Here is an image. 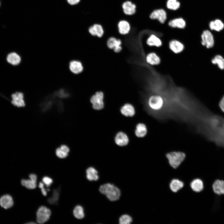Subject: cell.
<instances>
[{"label":"cell","mask_w":224,"mask_h":224,"mask_svg":"<svg viewBox=\"0 0 224 224\" xmlns=\"http://www.w3.org/2000/svg\"><path fill=\"white\" fill-rule=\"evenodd\" d=\"M100 192L106 196L111 201L118 200L121 195L120 189L114 184L106 183L101 185L99 189Z\"/></svg>","instance_id":"obj_1"},{"label":"cell","mask_w":224,"mask_h":224,"mask_svg":"<svg viewBox=\"0 0 224 224\" xmlns=\"http://www.w3.org/2000/svg\"><path fill=\"white\" fill-rule=\"evenodd\" d=\"M166 156L170 166L173 168H178L184 161L185 154L180 152H172L167 153Z\"/></svg>","instance_id":"obj_2"},{"label":"cell","mask_w":224,"mask_h":224,"mask_svg":"<svg viewBox=\"0 0 224 224\" xmlns=\"http://www.w3.org/2000/svg\"><path fill=\"white\" fill-rule=\"evenodd\" d=\"M148 104L152 109L158 110L162 108L164 100L163 97L159 95H152L148 98Z\"/></svg>","instance_id":"obj_3"},{"label":"cell","mask_w":224,"mask_h":224,"mask_svg":"<svg viewBox=\"0 0 224 224\" xmlns=\"http://www.w3.org/2000/svg\"><path fill=\"white\" fill-rule=\"evenodd\" d=\"M201 44L207 49L211 48L214 45L215 41L213 35L208 30L203 31L201 35Z\"/></svg>","instance_id":"obj_4"},{"label":"cell","mask_w":224,"mask_h":224,"mask_svg":"<svg viewBox=\"0 0 224 224\" xmlns=\"http://www.w3.org/2000/svg\"><path fill=\"white\" fill-rule=\"evenodd\" d=\"M104 93L101 91L96 92L91 97L90 101L93 108L95 110H100L104 107Z\"/></svg>","instance_id":"obj_5"},{"label":"cell","mask_w":224,"mask_h":224,"mask_svg":"<svg viewBox=\"0 0 224 224\" xmlns=\"http://www.w3.org/2000/svg\"><path fill=\"white\" fill-rule=\"evenodd\" d=\"M51 212L49 209L42 206L38 209L36 213V221L40 224L44 223L49 218Z\"/></svg>","instance_id":"obj_6"},{"label":"cell","mask_w":224,"mask_h":224,"mask_svg":"<svg viewBox=\"0 0 224 224\" xmlns=\"http://www.w3.org/2000/svg\"><path fill=\"white\" fill-rule=\"evenodd\" d=\"M57 97L54 94L49 95L45 97L40 105L42 111H47L50 110L53 105H56L58 100L57 99Z\"/></svg>","instance_id":"obj_7"},{"label":"cell","mask_w":224,"mask_h":224,"mask_svg":"<svg viewBox=\"0 0 224 224\" xmlns=\"http://www.w3.org/2000/svg\"><path fill=\"white\" fill-rule=\"evenodd\" d=\"M150 18L152 20H157L160 23L164 24L167 19L166 11L162 8L154 10L150 14Z\"/></svg>","instance_id":"obj_8"},{"label":"cell","mask_w":224,"mask_h":224,"mask_svg":"<svg viewBox=\"0 0 224 224\" xmlns=\"http://www.w3.org/2000/svg\"><path fill=\"white\" fill-rule=\"evenodd\" d=\"M121 40L114 37L109 38L107 40L106 44L110 49H112L115 53H119L122 50Z\"/></svg>","instance_id":"obj_9"},{"label":"cell","mask_w":224,"mask_h":224,"mask_svg":"<svg viewBox=\"0 0 224 224\" xmlns=\"http://www.w3.org/2000/svg\"><path fill=\"white\" fill-rule=\"evenodd\" d=\"M168 46L171 51L176 54L182 52L185 48L184 44L182 42L176 39L170 40Z\"/></svg>","instance_id":"obj_10"},{"label":"cell","mask_w":224,"mask_h":224,"mask_svg":"<svg viewBox=\"0 0 224 224\" xmlns=\"http://www.w3.org/2000/svg\"><path fill=\"white\" fill-rule=\"evenodd\" d=\"M69 68L73 74H78L81 73L84 69L82 63L79 60H72L69 63Z\"/></svg>","instance_id":"obj_11"},{"label":"cell","mask_w":224,"mask_h":224,"mask_svg":"<svg viewBox=\"0 0 224 224\" xmlns=\"http://www.w3.org/2000/svg\"><path fill=\"white\" fill-rule=\"evenodd\" d=\"M122 7L124 13L127 15H133L136 11V4L130 1L124 2L122 5Z\"/></svg>","instance_id":"obj_12"},{"label":"cell","mask_w":224,"mask_h":224,"mask_svg":"<svg viewBox=\"0 0 224 224\" xmlns=\"http://www.w3.org/2000/svg\"><path fill=\"white\" fill-rule=\"evenodd\" d=\"M88 31L92 36L99 38L102 37L104 33V30L102 26L98 23H95L90 26L88 28Z\"/></svg>","instance_id":"obj_13"},{"label":"cell","mask_w":224,"mask_h":224,"mask_svg":"<svg viewBox=\"0 0 224 224\" xmlns=\"http://www.w3.org/2000/svg\"><path fill=\"white\" fill-rule=\"evenodd\" d=\"M12 104L17 107H23L25 106V103L24 100V95L20 92H16L12 95Z\"/></svg>","instance_id":"obj_14"},{"label":"cell","mask_w":224,"mask_h":224,"mask_svg":"<svg viewBox=\"0 0 224 224\" xmlns=\"http://www.w3.org/2000/svg\"><path fill=\"white\" fill-rule=\"evenodd\" d=\"M118 31L119 33L123 35L128 34L131 30V25L127 21L122 20L119 21L117 24Z\"/></svg>","instance_id":"obj_15"},{"label":"cell","mask_w":224,"mask_h":224,"mask_svg":"<svg viewBox=\"0 0 224 224\" xmlns=\"http://www.w3.org/2000/svg\"><path fill=\"white\" fill-rule=\"evenodd\" d=\"M145 60L147 63L152 66L157 65L161 63L160 57L154 52H149L146 55Z\"/></svg>","instance_id":"obj_16"},{"label":"cell","mask_w":224,"mask_h":224,"mask_svg":"<svg viewBox=\"0 0 224 224\" xmlns=\"http://www.w3.org/2000/svg\"><path fill=\"white\" fill-rule=\"evenodd\" d=\"M147 44L149 47H160L162 44L161 39L156 35L152 34L147 38L146 41Z\"/></svg>","instance_id":"obj_17"},{"label":"cell","mask_w":224,"mask_h":224,"mask_svg":"<svg viewBox=\"0 0 224 224\" xmlns=\"http://www.w3.org/2000/svg\"><path fill=\"white\" fill-rule=\"evenodd\" d=\"M169 26L173 28L180 29H184L186 26V22L182 17L174 18L170 21L168 23Z\"/></svg>","instance_id":"obj_18"},{"label":"cell","mask_w":224,"mask_h":224,"mask_svg":"<svg viewBox=\"0 0 224 224\" xmlns=\"http://www.w3.org/2000/svg\"><path fill=\"white\" fill-rule=\"evenodd\" d=\"M14 204L12 197L9 194L4 195L0 198V205L5 209L12 207Z\"/></svg>","instance_id":"obj_19"},{"label":"cell","mask_w":224,"mask_h":224,"mask_svg":"<svg viewBox=\"0 0 224 224\" xmlns=\"http://www.w3.org/2000/svg\"><path fill=\"white\" fill-rule=\"evenodd\" d=\"M214 192L219 195H224V181L222 180H217L212 185Z\"/></svg>","instance_id":"obj_20"},{"label":"cell","mask_w":224,"mask_h":224,"mask_svg":"<svg viewBox=\"0 0 224 224\" xmlns=\"http://www.w3.org/2000/svg\"><path fill=\"white\" fill-rule=\"evenodd\" d=\"M115 141L117 145L123 146L127 145L129 140L128 136L125 133L123 132H119L116 134Z\"/></svg>","instance_id":"obj_21"},{"label":"cell","mask_w":224,"mask_h":224,"mask_svg":"<svg viewBox=\"0 0 224 224\" xmlns=\"http://www.w3.org/2000/svg\"><path fill=\"white\" fill-rule=\"evenodd\" d=\"M120 111L123 115L126 116H133L135 113L133 106L128 103L124 105L121 109Z\"/></svg>","instance_id":"obj_22"},{"label":"cell","mask_w":224,"mask_h":224,"mask_svg":"<svg viewBox=\"0 0 224 224\" xmlns=\"http://www.w3.org/2000/svg\"><path fill=\"white\" fill-rule=\"evenodd\" d=\"M190 186L193 190L196 192L201 191L204 188L203 182L199 179H196L192 180Z\"/></svg>","instance_id":"obj_23"},{"label":"cell","mask_w":224,"mask_h":224,"mask_svg":"<svg viewBox=\"0 0 224 224\" xmlns=\"http://www.w3.org/2000/svg\"><path fill=\"white\" fill-rule=\"evenodd\" d=\"M7 60L9 63L16 66L20 63L21 59L20 56L17 54L15 52H12L7 55Z\"/></svg>","instance_id":"obj_24"},{"label":"cell","mask_w":224,"mask_h":224,"mask_svg":"<svg viewBox=\"0 0 224 224\" xmlns=\"http://www.w3.org/2000/svg\"><path fill=\"white\" fill-rule=\"evenodd\" d=\"M184 186V183L177 179H173L170 184L171 190L174 193L177 192Z\"/></svg>","instance_id":"obj_25"},{"label":"cell","mask_w":224,"mask_h":224,"mask_svg":"<svg viewBox=\"0 0 224 224\" xmlns=\"http://www.w3.org/2000/svg\"><path fill=\"white\" fill-rule=\"evenodd\" d=\"M70 151L69 148L66 145H63L56 150L57 156L61 158H64L67 156Z\"/></svg>","instance_id":"obj_26"},{"label":"cell","mask_w":224,"mask_h":224,"mask_svg":"<svg viewBox=\"0 0 224 224\" xmlns=\"http://www.w3.org/2000/svg\"><path fill=\"white\" fill-rule=\"evenodd\" d=\"M211 62L213 64L217 65L220 70H224V58L221 55H215L212 58Z\"/></svg>","instance_id":"obj_27"},{"label":"cell","mask_w":224,"mask_h":224,"mask_svg":"<svg viewBox=\"0 0 224 224\" xmlns=\"http://www.w3.org/2000/svg\"><path fill=\"white\" fill-rule=\"evenodd\" d=\"M86 178L89 181H96L99 179L98 171L94 168L89 167L86 169Z\"/></svg>","instance_id":"obj_28"},{"label":"cell","mask_w":224,"mask_h":224,"mask_svg":"<svg viewBox=\"0 0 224 224\" xmlns=\"http://www.w3.org/2000/svg\"><path fill=\"white\" fill-rule=\"evenodd\" d=\"M147 129L146 125L142 123L138 124L136 127L135 134L139 138L144 137L147 134Z\"/></svg>","instance_id":"obj_29"},{"label":"cell","mask_w":224,"mask_h":224,"mask_svg":"<svg viewBox=\"0 0 224 224\" xmlns=\"http://www.w3.org/2000/svg\"><path fill=\"white\" fill-rule=\"evenodd\" d=\"M209 27L210 29L212 30L220 31L224 28V24L221 20L216 19L210 22Z\"/></svg>","instance_id":"obj_30"},{"label":"cell","mask_w":224,"mask_h":224,"mask_svg":"<svg viewBox=\"0 0 224 224\" xmlns=\"http://www.w3.org/2000/svg\"><path fill=\"white\" fill-rule=\"evenodd\" d=\"M180 3L178 0H167L166 7L169 10L176 11L179 8Z\"/></svg>","instance_id":"obj_31"},{"label":"cell","mask_w":224,"mask_h":224,"mask_svg":"<svg viewBox=\"0 0 224 224\" xmlns=\"http://www.w3.org/2000/svg\"><path fill=\"white\" fill-rule=\"evenodd\" d=\"M54 94L57 97L61 99H65L70 96L69 92L65 88H61L55 91Z\"/></svg>","instance_id":"obj_32"},{"label":"cell","mask_w":224,"mask_h":224,"mask_svg":"<svg viewBox=\"0 0 224 224\" xmlns=\"http://www.w3.org/2000/svg\"><path fill=\"white\" fill-rule=\"evenodd\" d=\"M74 217L77 219H82L84 217V213L83 208L81 206H77L73 211Z\"/></svg>","instance_id":"obj_33"},{"label":"cell","mask_w":224,"mask_h":224,"mask_svg":"<svg viewBox=\"0 0 224 224\" xmlns=\"http://www.w3.org/2000/svg\"><path fill=\"white\" fill-rule=\"evenodd\" d=\"M21 184L27 189H33L36 187V182L34 181L31 180L22 179L21 181Z\"/></svg>","instance_id":"obj_34"},{"label":"cell","mask_w":224,"mask_h":224,"mask_svg":"<svg viewBox=\"0 0 224 224\" xmlns=\"http://www.w3.org/2000/svg\"><path fill=\"white\" fill-rule=\"evenodd\" d=\"M120 224H129L132 222V218L131 216L127 214L122 215L119 219Z\"/></svg>","instance_id":"obj_35"},{"label":"cell","mask_w":224,"mask_h":224,"mask_svg":"<svg viewBox=\"0 0 224 224\" xmlns=\"http://www.w3.org/2000/svg\"><path fill=\"white\" fill-rule=\"evenodd\" d=\"M43 183L46 185L47 187L50 186L53 182L52 180L47 176H44L42 179Z\"/></svg>","instance_id":"obj_36"},{"label":"cell","mask_w":224,"mask_h":224,"mask_svg":"<svg viewBox=\"0 0 224 224\" xmlns=\"http://www.w3.org/2000/svg\"><path fill=\"white\" fill-rule=\"evenodd\" d=\"M59 194L56 190L54 191L53 195L52 198L49 199V202L51 203H53L57 201L58 199Z\"/></svg>","instance_id":"obj_37"},{"label":"cell","mask_w":224,"mask_h":224,"mask_svg":"<svg viewBox=\"0 0 224 224\" xmlns=\"http://www.w3.org/2000/svg\"><path fill=\"white\" fill-rule=\"evenodd\" d=\"M68 4L71 6H74L79 4L81 0H66Z\"/></svg>","instance_id":"obj_38"},{"label":"cell","mask_w":224,"mask_h":224,"mask_svg":"<svg viewBox=\"0 0 224 224\" xmlns=\"http://www.w3.org/2000/svg\"><path fill=\"white\" fill-rule=\"evenodd\" d=\"M219 106L221 110L224 112V95L222 97L219 102Z\"/></svg>","instance_id":"obj_39"},{"label":"cell","mask_w":224,"mask_h":224,"mask_svg":"<svg viewBox=\"0 0 224 224\" xmlns=\"http://www.w3.org/2000/svg\"><path fill=\"white\" fill-rule=\"evenodd\" d=\"M30 179L31 180L36 182L37 181V176L35 174H30L29 175Z\"/></svg>","instance_id":"obj_40"},{"label":"cell","mask_w":224,"mask_h":224,"mask_svg":"<svg viewBox=\"0 0 224 224\" xmlns=\"http://www.w3.org/2000/svg\"><path fill=\"white\" fill-rule=\"evenodd\" d=\"M41 191L43 195L45 196L47 195L46 190L44 187L41 189Z\"/></svg>","instance_id":"obj_41"},{"label":"cell","mask_w":224,"mask_h":224,"mask_svg":"<svg viewBox=\"0 0 224 224\" xmlns=\"http://www.w3.org/2000/svg\"><path fill=\"white\" fill-rule=\"evenodd\" d=\"M39 187L41 189L44 188V185L43 183L41 182H40L39 183Z\"/></svg>","instance_id":"obj_42"},{"label":"cell","mask_w":224,"mask_h":224,"mask_svg":"<svg viewBox=\"0 0 224 224\" xmlns=\"http://www.w3.org/2000/svg\"><path fill=\"white\" fill-rule=\"evenodd\" d=\"M35 222H28V223H27V224H35Z\"/></svg>","instance_id":"obj_43"},{"label":"cell","mask_w":224,"mask_h":224,"mask_svg":"<svg viewBox=\"0 0 224 224\" xmlns=\"http://www.w3.org/2000/svg\"></svg>","instance_id":"obj_44"}]
</instances>
